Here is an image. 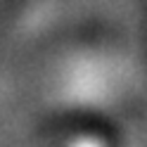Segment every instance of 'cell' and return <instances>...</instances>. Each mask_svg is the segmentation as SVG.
Wrapping results in <instances>:
<instances>
[{
	"label": "cell",
	"mask_w": 147,
	"mask_h": 147,
	"mask_svg": "<svg viewBox=\"0 0 147 147\" xmlns=\"http://www.w3.org/2000/svg\"><path fill=\"white\" fill-rule=\"evenodd\" d=\"M67 147H109V145L97 133H78L67 142Z\"/></svg>",
	"instance_id": "6da1fadb"
}]
</instances>
